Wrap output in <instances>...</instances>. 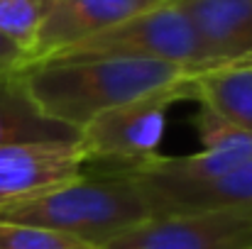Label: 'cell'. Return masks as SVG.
Masks as SVG:
<instances>
[{
  "instance_id": "13",
  "label": "cell",
  "mask_w": 252,
  "mask_h": 249,
  "mask_svg": "<svg viewBox=\"0 0 252 249\" xmlns=\"http://www.w3.org/2000/svg\"><path fill=\"white\" fill-rule=\"evenodd\" d=\"M193 127L198 132L203 152H218V154H233V157H240V159H252L250 135L233 127L230 122L213 115L211 110L201 108V112L193 117Z\"/></svg>"
},
{
  "instance_id": "1",
  "label": "cell",
  "mask_w": 252,
  "mask_h": 249,
  "mask_svg": "<svg viewBox=\"0 0 252 249\" xmlns=\"http://www.w3.org/2000/svg\"><path fill=\"white\" fill-rule=\"evenodd\" d=\"M34 103L54 120L81 132L95 115L179 85L181 66L150 59H52L20 66Z\"/></svg>"
},
{
  "instance_id": "4",
  "label": "cell",
  "mask_w": 252,
  "mask_h": 249,
  "mask_svg": "<svg viewBox=\"0 0 252 249\" xmlns=\"http://www.w3.org/2000/svg\"><path fill=\"white\" fill-rule=\"evenodd\" d=\"M181 98H189V76L179 85L95 115L81 127L79 137L86 152V162L110 164L113 171H118L157 157L169 105Z\"/></svg>"
},
{
  "instance_id": "6",
  "label": "cell",
  "mask_w": 252,
  "mask_h": 249,
  "mask_svg": "<svg viewBox=\"0 0 252 249\" xmlns=\"http://www.w3.org/2000/svg\"><path fill=\"white\" fill-rule=\"evenodd\" d=\"M81 142L0 147V205H10L86 176Z\"/></svg>"
},
{
  "instance_id": "5",
  "label": "cell",
  "mask_w": 252,
  "mask_h": 249,
  "mask_svg": "<svg viewBox=\"0 0 252 249\" xmlns=\"http://www.w3.org/2000/svg\"><path fill=\"white\" fill-rule=\"evenodd\" d=\"M98 249H252V208L147 218Z\"/></svg>"
},
{
  "instance_id": "15",
  "label": "cell",
  "mask_w": 252,
  "mask_h": 249,
  "mask_svg": "<svg viewBox=\"0 0 252 249\" xmlns=\"http://www.w3.org/2000/svg\"><path fill=\"white\" fill-rule=\"evenodd\" d=\"M25 64H27V54H25L17 44H12L10 39H5V37L0 34V74H2V71L20 69V66H25Z\"/></svg>"
},
{
  "instance_id": "7",
  "label": "cell",
  "mask_w": 252,
  "mask_h": 249,
  "mask_svg": "<svg viewBox=\"0 0 252 249\" xmlns=\"http://www.w3.org/2000/svg\"><path fill=\"white\" fill-rule=\"evenodd\" d=\"M120 176H127L137 183L150 218L252 208V159L203 181H157L130 173Z\"/></svg>"
},
{
  "instance_id": "10",
  "label": "cell",
  "mask_w": 252,
  "mask_h": 249,
  "mask_svg": "<svg viewBox=\"0 0 252 249\" xmlns=\"http://www.w3.org/2000/svg\"><path fill=\"white\" fill-rule=\"evenodd\" d=\"M81 132L49 117L30 95L20 69L0 74V147L79 142Z\"/></svg>"
},
{
  "instance_id": "2",
  "label": "cell",
  "mask_w": 252,
  "mask_h": 249,
  "mask_svg": "<svg viewBox=\"0 0 252 249\" xmlns=\"http://www.w3.org/2000/svg\"><path fill=\"white\" fill-rule=\"evenodd\" d=\"M150 218L137 183L120 173L66 181L39 195L0 205V222H25L71 235L98 249Z\"/></svg>"
},
{
  "instance_id": "8",
  "label": "cell",
  "mask_w": 252,
  "mask_h": 249,
  "mask_svg": "<svg viewBox=\"0 0 252 249\" xmlns=\"http://www.w3.org/2000/svg\"><path fill=\"white\" fill-rule=\"evenodd\" d=\"M189 20L201 71L252 64V0H171Z\"/></svg>"
},
{
  "instance_id": "12",
  "label": "cell",
  "mask_w": 252,
  "mask_h": 249,
  "mask_svg": "<svg viewBox=\"0 0 252 249\" xmlns=\"http://www.w3.org/2000/svg\"><path fill=\"white\" fill-rule=\"evenodd\" d=\"M44 17V0H0V34L17 44L27 59Z\"/></svg>"
},
{
  "instance_id": "14",
  "label": "cell",
  "mask_w": 252,
  "mask_h": 249,
  "mask_svg": "<svg viewBox=\"0 0 252 249\" xmlns=\"http://www.w3.org/2000/svg\"><path fill=\"white\" fill-rule=\"evenodd\" d=\"M0 249H95L84 240L62 235L57 230L25 225V222H0Z\"/></svg>"
},
{
  "instance_id": "9",
  "label": "cell",
  "mask_w": 252,
  "mask_h": 249,
  "mask_svg": "<svg viewBox=\"0 0 252 249\" xmlns=\"http://www.w3.org/2000/svg\"><path fill=\"white\" fill-rule=\"evenodd\" d=\"M164 2L169 0H44L42 27L27 64L42 61L132 15Z\"/></svg>"
},
{
  "instance_id": "11",
  "label": "cell",
  "mask_w": 252,
  "mask_h": 249,
  "mask_svg": "<svg viewBox=\"0 0 252 249\" xmlns=\"http://www.w3.org/2000/svg\"><path fill=\"white\" fill-rule=\"evenodd\" d=\"M189 98L252 137V64L191 74Z\"/></svg>"
},
{
  "instance_id": "3",
  "label": "cell",
  "mask_w": 252,
  "mask_h": 249,
  "mask_svg": "<svg viewBox=\"0 0 252 249\" xmlns=\"http://www.w3.org/2000/svg\"><path fill=\"white\" fill-rule=\"evenodd\" d=\"M52 59H150L181 66L189 76L201 71L196 34L186 15L171 0L132 15L42 61Z\"/></svg>"
}]
</instances>
